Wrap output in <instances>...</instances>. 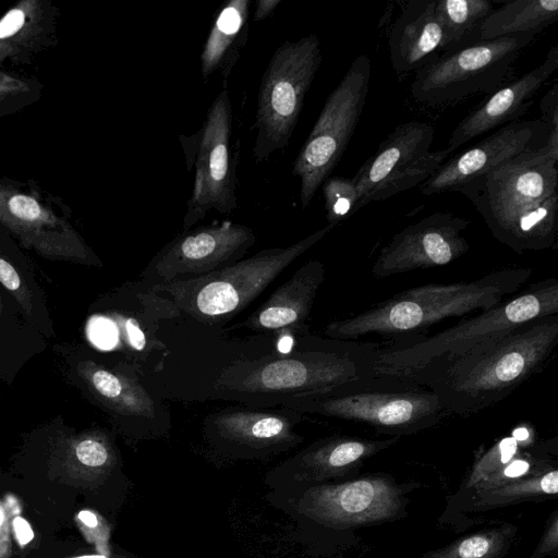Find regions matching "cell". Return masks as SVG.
Here are the masks:
<instances>
[{"mask_svg":"<svg viewBox=\"0 0 558 558\" xmlns=\"http://www.w3.org/2000/svg\"><path fill=\"white\" fill-rule=\"evenodd\" d=\"M398 437L373 440L335 436L314 444L300 453L294 463L300 476L324 478L342 475L364 459L391 446Z\"/></svg>","mask_w":558,"mask_h":558,"instance_id":"obj_23","label":"cell"},{"mask_svg":"<svg viewBox=\"0 0 558 558\" xmlns=\"http://www.w3.org/2000/svg\"><path fill=\"white\" fill-rule=\"evenodd\" d=\"M9 210L21 220L34 222L40 219L41 208L33 197L14 195L8 202Z\"/></svg>","mask_w":558,"mask_h":558,"instance_id":"obj_33","label":"cell"},{"mask_svg":"<svg viewBox=\"0 0 558 558\" xmlns=\"http://www.w3.org/2000/svg\"><path fill=\"white\" fill-rule=\"evenodd\" d=\"M380 350L372 343L337 340L326 350L234 363L220 372L214 388L232 397L279 399L284 403L376 376Z\"/></svg>","mask_w":558,"mask_h":558,"instance_id":"obj_4","label":"cell"},{"mask_svg":"<svg viewBox=\"0 0 558 558\" xmlns=\"http://www.w3.org/2000/svg\"><path fill=\"white\" fill-rule=\"evenodd\" d=\"M558 545V518L554 517L553 523L544 537L542 549L549 551L557 549Z\"/></svg>","mask_w":558,"mask_h":558,"instance_id":"obj_38","label":"cell"},{"mask_svg":"<svg viewBox=\"0 0 558 558\" xmlns=\"http://www.w3.org/2000/svg\"><path fill=\"white\" fill-rule=\"evenodd\" d=\"M558 20V0H514L488 14L477 32L478 40L524 33L539 34Z\"/></svg>","mask_w":558,"mask_h":558,"instance_id":"obj_24","label":"cell"},{"mask_svg":"<svg viewBox=\"0 0 558 558\" xmlns=\"http://www.w3.org/2000/svg\"><path fill=\"white\" fill-rule=\"evenodd\" d=\"M401 507L399 489L383 477L313 487L302 500V508L308 515L338 526L386 521Z\"/></svg>","mask_w":558,"mask_h":558,"instance_id":"obj_16","label":"cell"},{"mask_svg":"<svg viewBox=\"0 0 558 558\" xmlns=\"http://www.w3.org/2000/svg\"><path fill=\"white\" fill-rule=\"evenodd\" d=\"M530 474L536 475L541 473L533 471V462L531 460L517 456L506 465H504L499 471L489 475L485 481L480 483L474 488L476 489V493L496 489L523 480L526 475Z\"/></svg>","mask_w":558,"mask_h":558,"instance_id":"obj_30","label":"cell"},{"mask_svg":"<svg viewBox=\"0 0 558 558\" xmlns=\"http://www.w3.org/2000/svg\"><path fill=\"white\" fill-rule=\"evenodd\" d=\"M282 404L302 414L344 420L392 435L430 427L449 414L432 390L396 375L355 379Z\"/></svg>","mask_w":558,"mask_h":558,"instance_id":"obj_6","label":"cell"},{"mask_svg":"<svg viewBox=\"0 0 558 558\" xmlns=\"http://www.w3.org/2000/svg\"><path fill=\"white\" fill-rule=\"evenodd\" d=\"M531 275V268L509 267L472 281L415 287L362 313L330 322L324 332L329 339L352 340L417 331L447 318L489 310L517 292Z\"/></svg>","mask_w":558,"mask_h":558,"instance_id":"obj_3","label":"cell"},{"mask_svg":"<svg viewBox=\"0 0 558 558\" xmlns=\"http://www.w3.org/2000/svg\"><path fill=\"white\" fill-rule=\"evenodd\" d=\"M549 132L542 119L505 124L469 149L444 161L421 184L420 191L424 195L457 192L520 154L543 146Z\"/></svg>","mask_w":558,"mask_h":558,"instance_id":"obj_15","label":"cell"},{"mask_svg":"<svg viewBox=\"0 0 558 558\" xmlns=\"http://www.w3.org/2000/svg\"><path fill=\"white\" fill-rule=\"evenodd\" d=\"M80 520L88 527H96L98 524V520L96 515L87 510H82L78 513Z\"/></svg>","mask_w":558,"mask_h":558,"instance_id":"obj_39","label":"cell"},{"mask_svg":"<svg viewBox=\"0 0 558 558\" xmlns=\"http://www.w3.org/2000/svg\"><path fill=\"white\" fill-rule=\"evenodd\" d=\"M371 80L367 54L356 57L329 94L293 163L300 179V199L306 208L347 149L366 102Z\"/></svg>","mask_w":558,"mask_h":558,"instance_id":"obj_10","label":"cell"},{"mask_svg":"<svg viewBox=\"0 0 558 558\" xmlns=\"http://www.w3.org/2000/svg\"><path fill=\"white\" fill-rule=\"evenodd\" d=\"M557 314L558 281L548 278L432 337L380 350L376 374L402 375L446 363L523 325Z\"/></svg>","mask_w":558,"mask_h":558,"instance_id":"obj_5","label":"cell"},{"mask_svg":"<svg viewBox=\"0 0 558 558\" xmlns=\"http://www.w3.org/2000/svg\"><path fill=\"white\" fill-rule=\"evenodd\" d=\"M231 130V102L223 89L211 104L201 130L195 181L182 222L183 231L190 230L210 210L230 214L236 208Z\"/></svg>","mask_w":558,"mask_h":558,"instance_id":"obj_13","label":"cell"},{"mask_svg":"<svg viewBox=\"0 0 558 558\" xmlns=\"http://www.w3.org/2000/svg\"><path fill=\"white\" fill-rule=\"evenodd\" d=\"M434 133L428 122L409 121L388 134L352 178L361 207L422 184L448 159L446 148L429 150Z\"/></svg>","mask_w":558,"mask_h":558,"instance_id":"obj_11","label":"cell"},{"mask_svg":"<svg viewBox=\"0 0 558 558\" xmlns=\"http://www.w3.org/2000/svg\"><path fill=\"white\" fill-rule=\"evenodd\" d=\"M320 63V43L315 34L286 41L271 56L257 96L256 161L287 147Z\"/></svg>","mask_w":558,"mask_h":558,"instance_id":"obj_8","label":"cell"},{"mask_svg":"<svg viewBox=\"0 0 558 558\" xmlns=\"http://www.w3.org/2000/svg\"><path fill=\"white\" fill-rule=\"evenodd\" d=\"M336 226L327 225L287 246L263 250L198 278L150 286L179 312L203 323L229 319L251 304L289 265L325 238Z\"/></svg>","mask_w":558,"mask_h":558,"instance_id":"obj_7","label":"cell"},{"mask_svg":"<svg viewBox=\"0 0 558 558\" xmlns=\"http://www.w3.org/2000/svg\"><path fill=\"white\" fill-rule=\"evenodd\" d=\"M0 284L13 295L28 315H32L34 307L29 287L16 268L2 257H0Z\"/></svg>","mask_w":558,"mask_h":558,"instance_id":"obj_32","label":"cell"},{"mask_svg":"<svg viewBox=\"0 0 558 558\" xmlns=\"http://www.w3.org/2000/svg\"><path fill=\"white\" fill-rule=\"evenodd\" d=\"M280 0H258L253 15L254 22H259L267 19L280 4Z\"/></svg>","mask_w":558,"mask_h":558,"instance_id":"obj_37","label":"cell"},{"mask_svg":"<svg viewBox=\"0 0 558 558\" xmlns=\"http://www.w3.org/2000/svg\"><path fill=\"white\" fill-rule=\"evenodd\" d=\"M76 369L92 395L113 414L141 424L162 417L161 405L135 375L107 368L92 360L80 361Z\"/></svg>","mask_w":558,"mask_h":558,"instance_id":"obj_21","label":"cell"},{"mask_svg":"<svg viewBox=\"0 0 558 558\" xmlns=\"http://www.w3.org/2000/svg\"><path fill=\"white\" fill-rule=\"evenodd\" d=\"M537 33L478 40L438 53L417 70L412 97L422 104L454 102L501 87L521 51Z\"/></svg>","mask_w":558,"mask_h":558,"instance_id":"obj_9","label":"cell"},{"mask_svg":"<svg viewBox=\"0 0 558 558\" xmlns=\"http://www.w3.org/2000/svg\"><path fill=\"white\" fill-rule=\"evenodd\" d=\"M530 445V442L519 439L513 433L501 438L475 462L466 486L474 488L519 456L520 447Z\"/></svg>","mask_w":558,"mask_h":558,"instance_id":"obj_29","label":"cell"},{"mask_svg":"<svg viewBox=\"0 0 558 558\" xmlns=\"http://www.w3.org/2000/svg\"><path fill=\"white\" fill-rule=\"evenodd\" d=\"M558 492V471L556 469L532 475L509 485L476 493L482 504L495 505L510 502L523 497L556 495Z\"/></svg>","mask_w":558,"mask_h":558,"instance_id":"obj_27","label":"cell"},{"mask_svg":"<svg viewBox=\"0 0 558 558\" xmlns=\"http://www.w3.org/2000/svg\"><path fill=\"white\" fill-rule=\"evenodd\" d=\"M507 542L506 532H481L454 542L432 558H498Z\"/></svg>","mask_w":558,"mask_h":558,"instance_id":"obj_28","label":"cell"},{"mask_svg":"<svg viewBox=\"0 0 558 558\" xmlns=\"http://www.w3.org/2000/svg\"><path fill=\"white\" fill-rule=\"evenodd\" d=\"M558 316L536 319L446 363L402 375L432 390L449 414L468 416L508 398L549 362Z\"/></svg>","mask_w":558,"mask_h":558,"instance_id":"obj_2","label":"cell"},{"mask_svg":"<svg viewBox=\"0 0 558 558\" xmlns=\"http://www.w3.org/2000/svg\"><path fill=\"white\" fill-rule=\"evenodd\" d=\"M557 69L558 46L554 45L541 64L499 87L462 119L452 131L446 149L452 153L476 136L519 120Z\"/></svg>","mask_w":558,"mask_h":558,"instance_id":"obj_17","label":"cell"},{"mask_svg":"<svg viewBox=\"0 0 558 558\" xmlns=\"http://www.w3.org/2000/svg\"><path fill=\"white\" fill-rule=\"evenodd\" d=\"M325 276V266L322 262L308 260L240 326L255 331L305 333L306 320Z\"/></svg>","mask_w":558,"mask_h":558,"instance_id":"obj_18","label":"cell"},{"mask_svg":"<svg viewBox=\"0 0 558 558\" xmlns=\"http://www.w3.org/2000/svg\"><path fill=\"white\" fill-rule=\"evenodd\" d=\"M493 236L518 254L557 247L558 132L465 185Z\"/></svg>","mask_w":558,"mask_h":558,"instance_id":"obj_1","label":"cell"},{"mask_svg":"<svg viewBox=\"0 0 558 558\" xmlns=\"http://www.w3.org/2000/svg\"><path fill=\"white\" fill-rule=\"evenodd\" d=\"M15 536L21 545L28 544L34 538V532L26 520L15 517L13 520Z\"/></svg>","mask_w":558,"mask_h":558,"instance_id":"obj_36","label":"cell"},{"mask_svg":"<svg viewBox=\"0 0 558 558\" xmlns=\"http://www.w3.org/2000/svg\"><path fill=\"white\" fill-rule=\"evenodd\" d=\"M326 218L339 226L361 208V196L352 178L329 177L323 183Z\"/></svg>","mask_w":558,"mask_h":558,"instance_id":"obj_26","label":"cell"},{"mask_svg":"<svg viewBox=\"0 0 558 558\" xmlns=\"http://www.w3.org/2000/svg\"><path fill=\"white\" fill-rule=\"evenodd\" d=\"M470 223L464 217L437 211L407 226L380 250L373 276L385 278L452 263L470 248L462 235Z\"/></svg>","mask_w":558,"mask_h":558,"instance_id":"obj_14","label":"cell"},{"mask_svg":"<svg viewBox=\"0 0 558 558\" xmlns=\"http://www.w3.org/2000/svg\"><path fill=\"white\" fill-rule=\"evenodd\" d=\"M302 413L283 407L277 411L226 409L208 415L210 436L235 447L269 449L300 440L294 427Z\"/></svg>","mask_w":558,"mask_h":558,"instance_id":"obj_19","label":"cell"},{"mask_svg":"<svg viewBox=\"0 0 558 558\" xmlns=\"http://www.w3.org/2000/svg\"><path fill=\"white\" fill-rule=\"evenodd\" d=\"M25 14L20 9L11 10L0 21V38H7L15 34L24 24Z\"/></svg>","mask_w":558,"mask_h":558,"instance_id":"obj_35","label":"cell"},{"mask_svg":"<svg viewBox=\"0 0 558 558\" xmlns=\"http://www.w3.org/2000/svg\"><path fill=\"white\" fill-rule=\"evenodd\" d=\"M75 457L85 466H107L112 457L108 440L101 435H92L81 439L75 446Z\"/></svg>","mask_w":558,"mask_h":558,"instance_id":"obj_31","label":"cell"},{"mask_svg":"<svg viewBox=\"0 0 558 558\" xmlns=\"http://www.w3.org/2000/svg\"><path fill=\"white\" fill-rule=\"evenodd\" d=\"M75 558H107V557L101 556V555H88V556H81V557H75Z\"/></svg>","mask_w":558,"mask_h":558,"instance_id":"obj_40","label":"cell"},{"mask_svg":"<svg viewBox=\"0 0 558 558\" xmlns=\"http://www.w3.org/2000/svg\"><path fill=\"white\" fill-rule=\"evenodd\" d=\"M558 86L554 83L551 89L544 96L541 101L543 112L542 120L547 124L550 131L558 130Z\"/></svg>","mask_w":558,"mask_h":558,"instance_id":"obj_34","label":"cell"},{"mask_svg":"<svg viewBox=\"0 0 558 558\" xmlns=\"http://www.w3.org/2000/svg\"><path fill=\"white\" fill-rule=\"evenodd\" d=\"M3 521H4V513H3L2 508L0 507V527H1L2 523H3Z\"/></svg>","mask_w":558,"mask_h":558,"instance_id":"obj_41","label":"cell"},{"mask_svg":"<svg viewBox=\"0 0 558 558\" xmlns=\"http://www.w3.org/2000/svg\"><path fill=\"white\" fill-rule=\"evenodd\" d=\"M256 241L251 228L223 221L179 233L150 260L151 286L198 278L242 259Z\"/></svg>","mask_w":558,"mask_h":558,"instance_id":"obj_12","label":"cell"},{"mask_svg":"<svg viewBox=\"0 0 558 558\" xmlns=\"http://www.w3.org/2000/svg\"><path fill=\"white\" fill-rule=\"evenodd\" d=\"M251 0H230L215 15L201 53L204 82L220 70L226 86L248 38Z\"/></svg>","mask_w":558,"mask_h":558,"instance_id":"obj_22","label":"cell"},{"mask_svg":"<svg viewBox=\"0 0 558 558\" xmlns=\"http://www.w3.org/2000/svg\"><path fill=\"white\" fill-rule=\"evenodd\" d=\"M390 61L399 75L416 72L444 52L446 34L436 0L409 1L389 35Z\"/></svg>","mask_w":558,"mask_h":558,"instance_id":"obj_20","label":"cell"},{"mask_svg":"<svg viewBox=\"0 0 558 558\" xmlns=\"http://www.w3.org/2000/svg\"><path fill=\"white\" fill-rule=\"evenodd\" d=\"M436 9L446 34L445 52L477 41V32L494 7L488 0H438Z\"/></svg>","mask_w":558,"mask_h":558,"instance_id":"obj_25","label":"cell"}]
</instances>
